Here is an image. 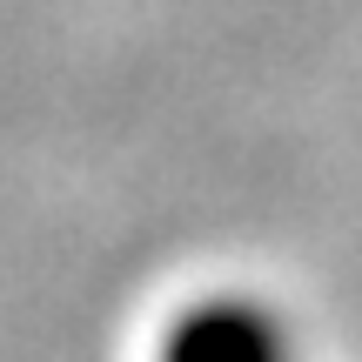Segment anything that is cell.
Returning a JSON list of instances; mask_svg holds the SVG:
<instances>
[{
    "instance_id": "cell-1",
    "label": "cell",
    "mask_w": 362,
    "mask_h": 362,
    "mask_svg": "<svg viewBox=\"0 0 362 362\" xmlns=\"http://www.w3.org/2000/svg\"><path fill=\"white\" fill-rule=\"evenodd\" d=\"M155 362H288V336L255 302H194L161 329Z\"/></svg>"
}]
</instances>
